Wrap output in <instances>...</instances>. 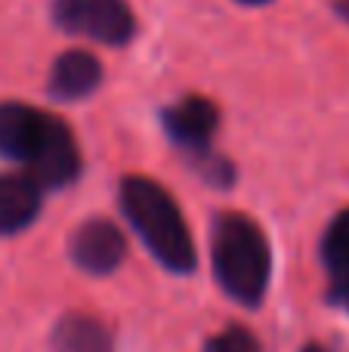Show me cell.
Segmentation results:
<instances>
[{"mask_svg": "<svg viewBox=\"0 0 349 352\" xmlns=\"http://www.w3.org/2000/svg\"><path fill=\"white\" fill-rule=\"evenodd\" d=\"M0 158L25 164L41 188H65L80 176L71 127L25 102H0Z\"/></svg>", "mask_w": 349, "mask_h": 352, "instance_id": "obj_1", "label": "cell"}, {"mask_svg": "<svg viewBox=\"0 0 349 352\" xmlns=\"http://www.w3.org/2000/svg\"><path fill=\"white\" fill-rule=\"evenodd\" d=\"M121 210L133 232L142 238L152 256L170 272H192L198 263L192 232L183 219V210L161 182L148 176H124L121 179Z\"/></svg>", "mask_w": 349, "mask_h": 352, "instance_id": "obj_2", "label": "cell"}, {"mask_svg": "<svg viewBox=\"0 0 349 352\" xmlns=\"http://www.w3.org/2000/svg\"><path fill=\"white\" fill-rule=\"evenodd\" d=\"M214 275L241 306H260L272 275V250L266 232L245 213H220L210 238Z\"/></svg>", "mask_w": 349, "mask_h": 352, "instance_id": "obj_3", "label": "cell"}, {"mask_svg": "<svg viewBox=\"0 0 349 352\" xmlns=\"http://www.w3.org/2000/svg\"><path fill=\"white\" fill-rule=\"evenodd\" d=\"M53 22L105 47H127L136 34L133 10L124 0H53Z\"/></svg>", "mask_w": 349, "mask_h": 352, "instance_id": "obj_4", "label": "cell"}, {"mask_svg": "<svg viewBox=\"0 0 349 352\" xmlns=\"http://www.w3.org/2000/svg\"><path fill=\"white\" fill-rule=\"evenodd\" d=\"M68 254H71L74 266L84 269V272L109 275L124 263V254H127V238H124V232L117 229L111 219L93 217V219L80 223L78 229L71 232Z\"/></svg>", "mask_w": 349, "mask_h": 352, "instance_id": "obj_5", "label": "cell"}, {"mask_svg": "<svg viewBox=\"0 0 349 352\" xmlns=\"http://www.w3.org/2000/svg\"><path fill=\"white\" fill-rule=\"evenodd\" d=\"M161 124H164L173 146L189 148L198 158L210 148V140L220 127V109L207 96L192 93V96H183L179 102L167 105L164 115H161Z\"/></svg>", "mask_w": 349, "mask_h": 352, "instance_id": "obj_6", "label": "cell"}, {"mask_svg": "<svg viewBox=\"0 0 349 352\" xmlns=\"http://www.w3.org/2000/svg\"><path fill=\"white\" fill-rule=\"evenodd\" d=\"M99 84H102V65L96 56L87 50H68L53 62L47 90L59 102H78L93 96Z\"/></svg>", "mask_w": 349, "mask_h": 352, "instance_id": "obj_7", "label": "cell"}, {"mask_svg": "<svg viewBox=\"0 0 349 352\" xmlns=\"http://www.w3.org/2000/svg\"><path fill=\"white\" fill-rule=\"evenodd\" d=\"M41 192L31 176L0 173V235H16L28 229L41 213Z\"/></svg>", "mask_w": 349, "mask_h": 352, "instance_id": "obj_8", "label": "cell"}, {"mask_svg": "<svg viewBox=\"0 0 349 352\" xmlns=\"http://www.w3.org/2000/svg\"><path fill=\"white\" fill-rule=\"evenodd\" d=\"M56 352H111V334L99 318L90 316H65L53 331Z\"/></svg>", "mask_w": 349, "mask_h": 352, "instance_id": "obj_9", "label": "cell"}, {"mask_svg": "<svg viewBox=\"0 0 349 352\" xmlns=\"http://www.w3.org/2000/svg\"><path fill=\"white\" fill-rule=\"evenodd\" d=\"M322 260H325V269L331 272L334 281L349 275V207L340 210L337 217L331 219V226L325 229V238H322Z\"/></svg>", "mask_w": 349, "mask_h": 352, "instance_id": "obj_10", "label": "cell"}, {"mask_svg": "<svg viewBox=\"0 0 349 352\" xmlns=\"http://www.w3.org/2000/svg\"><path fill=\"white\" fill-rule=\"evenodd\" d=\"M204 352H263V349H260V340L251 334V331L232 324V328L220 331L216 337H210Z\"/></svg>", "mask_w": 349, "mask_h": 352, "instance_id": "obj_11", "label": "cell"}, {"mask_svg": "<svg viewBox=\"0 0 349 352\" xmlns=\"http://www.w3.org/2000/svg\"><path fill=\"white\" fill-rule=\"evenodd\" d=\"M195 164L214 186H229V182H232V164H229L226 158H214V155L204 152L195 158Z\"/></svg>", "mask_w": 349, "mask_h": 352, "instance_id": "obj_12", "label": "cell"}, {"mask_svg": "<svg viewBox=\"0 0 349 352\" xmlns=\"http://www.w3.org/2000/svg\"><path fill=\"white\" fill-rule=\"evenodd\" d=\"M334 300H340V303L349 309V275L340 281H334Z\"/></svg>", "mask_w": 349, "mask_h": 352, "instance_id": "obj_13", "label": "cell"}, {"mask_svg": "<svg viewBox=\"0 0 349 352\" xmlns=\"http://www.w3.org/2000/svg\"><path fill=\"white\" fill-rule=\"evenodd\" d=\"M334 10H337V16L349 22V0H334Z\"/></svg>", "mask_w": 349, "mask_h": 352, "instance_id": "obj_14", "label": "cell"}, {"mask_svg": "<svg viewBox=\"0 0 349 352\" xmlns=\"http://www.w3.org/2000/svg\"><path fill=\"white\" fill-rule=\"evenodd\" d=\"M303 352H328V349H325V346H319V343H309V346L303 349Z\"/></svg>", "mask_w": 349, "mask_h": 352, "instance_id": "obj_15", "label": "cell"}, {"mask_svg": "<svg viewBox=\"0 0 349 352\" xmlns=\"http://www.w3.org/2000/svg\"><path fill=\"white\" fill-rule=\"evenodd\" d=\"M241 3H251V6H260V3H269V0H241Z\"/></svg>", "mask_w": 349, "mask_h": 352, "instance_id": "obj_16", "label": "cell"}]
</instances>
